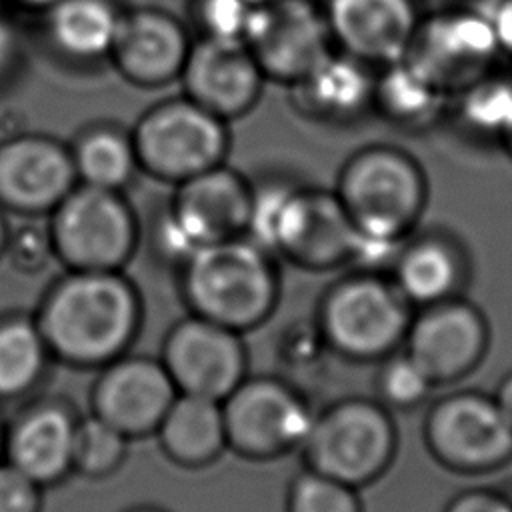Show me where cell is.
I'll use <instances>...</instances> for the list:
<instances>
[{
    "mask_svg": "<svg viewBox=\"0 0 512 512\" xmlns=\"http://www.w3.org/2000/svg\"><path fill=\"white\" fill-rule=\"evenodd\" d=\"M36 324L62 358L108 364L136 332L138 300L116 270H74L48 294Z\"/></svg>",
    "mask_w": 512,
    "mask_h": 512,
    "instance_id": "6da1fadb",
    "label": "cell"
},
{
    "mask_svg": "<svg viewBox=\"0 0 512 512\" xmlns=\"http://www.w3.org/2000/svg\"><path fill=\"white\" fill-rule=\"evenodd\" d=\"M332 190L358 234L392 242L414 232L428 200L422 164L394 144H368L352 152Z\"/></svg>",
    "mask_w": 512,
    "mask_h": 512,
    "instance_id": "7a4b0ae2",
    "label": "cell"
},
{
    "mask_svg": "<svg viewBox=\"0 0 512 512\" xmlns=\"http://www.w3.org/2000/svg\"><path fill=\"white\" fill-rule=\"evenodd\" d=\"M184 288L198 316L236 332L268 318L278 298L270 252L246 236L198 248L186 260Z\"/></svg>",
    "mask_w": 512,
    "mask_h": 512,
    "instance_id": "3957f363",
    "label": "cell"
},
{
    "mask_svg": "<svg viewBox=\"0 0 512 512\" xmlns=\"http://www.w3.org/2000/svg\"><path fill=\"white\" fill-rule=\"evenodd\" d=\"M414 308L384 272L338 278L318 306V334L338 356L380 362L404 346Z\"/></svg>",
    "mask_w": 512,
    "mask_h": 512,
    "instance_id": "277c9868",
    "label": "cell"
},
{
    "mask_svg": "<svg viewBox=\"0 0 512 512\" xmlns=\"http://www.w3.org/2000/svg\"><path fill=\"white\" fill-rule=\"evenodd\" d=\"M398 450V432L380 400L342 398L314 414L302 444L306 468L362 488L386 474Z\"/></svg>",
    "mask_w": 512,
    "mask_h": 512,
    "instance_id": "5b68a950",
    "label": "cell"
},
{
    "mask_svg": "<svg viewBox=\"0 0 512 512\" xmlns=\"http://www.w3.org/2000/svg\"><path fill=\"white\" fill-rule=\"evenodd\" d=\"M130 132L140 170L174 184L224 164L230 146L228 122L184 94L152 104Z\"/></svg>",
    "mask_w": 512,
    "mask_h": 512,
    "instance_id": "8992f818",
    "label": "cell"
},
{
    "mask_svg": "<svg viewBox=\"0 0 512 512\" xmlns=\"http://www.w3.org/2000/svg\"><path fill=\"white\" fill-rule=\"evenodd\" d=\"M498 58L488 10L448 6L418 18L402 62L452 98L494 70Z\"/></svg>",
    "mask_w": 512,
    "mask_h": 512,
    "instance_id": "52a82bcc",
    "label": "cell"
},
{
    "mask_svg": "<svg viewBox=\"0 0 512 512\" xmlns=\"http://www.w3.org/2000/svg\"><path fill=\"white\" fill-rule=\"evenodd\" d=\"M430 456L456 474H488L512 462V426L492 394L458 390L436 400L424 418Z\"/></svg>",
    "mask_w": 512,
    "mask_h": 512,
    "instance_id": "ba28073f",
    "label": "cell"
},
{
    "mask_svg": "<svg viewBox=\"0 0 512 512\" xmlns=\"http://www.w3.org/2000/svg\"><path fill=\"white\" fill-rule=\"evenodd\" d=\"M134 238L136 222L120 190L78 182L52 210V242L72 270H118Z\"/></svg>",
    "mask_w": 512,
    "mask_h": 512,
    "instance_id": "9c48e42d",
    "label": "cell"
},
{
    "mask_svg": "<svg viewBox=\"0 0 512 512\" xmlns=\"http://www.w3.org/2000/svg\"><path fill=\"white\" fill-rule=\"evenodd\" d=\"M252 186L236 170L218 164L176 184L162 226V242L184 262L202 246L244 236Z\"/></svg>",
    "mask_w": 512,
    "mask_h": 512,
    "instance_id": "30bf717a",
    "label": "cell"
},
{
    "mask_svg": "<svg viewBox=\"0 0 512 512\" xmlns=\"http://www.w3.org/2000/svg\"><path fill=\"white\" fill-rule=\"evenodd\" d=\"M244 44L266 80L290 86L336 48L324 6L316 0H274L252 6Z\"/></svg>",
    "mask_w": 512,
    "mask_h": 512,
    "instance_id": "8fae6325",
    "label": "cell"
},
{
    "mask_svg": "<svg viewBox=\"0 0 512 512\" xmlns=\"http://www.w3.org/2000/svg\"><path fill=\"white\" fill-rule=\"evenodd\" d=\"M226 444L250 458H276L302 448L314 412L308 402L282 380H242L224 400Z\"/></svg>",
    "mask_w": 512,
    "mask_h": 512,
    "instance_id": "7c38bea8",
    "label": "cell"
},
{
    "mask_svg": "<svg viewBox=\"0 0 512 512\" xmlns=\"http://www.w3.org/2000/svg\"><path fill=\"white\" fill-rule=\"evenodd\" d=\"M488 344L490 328L484 312L464 296H454L412 314L404 352L436 388L472 374L484 360Z\"/></svg>",
    "mask_w": 512,
    "mask_h": 512,
    "instance_id": "4fadbf2b",
    "label": "cell"
},
{
    "mask_svg": "<svg viewBox=\"0 0 512 512\" xmlns=\"http://www.w3.org/2000/svg\"><path fill=\"white\" fill-rule=\"evenodd\" d=\"M358 230L334 190L294 186L278 220L272 252L326 272L350 264Z\"/></svg>",
    "mask_w": 512,
    "mask_h": 512,
    "instance_id": "5bb4252c",
    "label": "cell"
},
{
    "mask_svg": "<svg viewBox=\"0 0 512 512\" xmlns=\"http://www.w3.org/2000/svg\"><path fill=\"white\" fill-rule=\"evenodd\" d=\"M178 80L184 96L226 122L250 114L266 82L242 38H198Z\"/></svg>",
    "mask_w": 512,
    "mask_h": 512,
    "instance_id": "9a60e30c",
    "label": "cell"
},
{
    "mask_svg": "<svg viewBox=\"0 0 512 512\" xmlns=\"http://www.w3.org/2000/svg\"><path fill=\"white\" fill-rule=\"evenodd\" d=\"M162 364L178 392L222 402L244 380L246 356L236 330L194 316L168 334Z\"/></svg>",
    "mask_w": 512,
    "mask_h": 512,
    "instance_id": "2e32d148",
    "label": "cell"
},
{
    "mask_svg": "<svg viewBox=\"0 0 512 512\" xmlns=\"http://www.w3.org/2000/svg\"><path fill=\"white\" fill-rule=\"evenodd\" d=\"M192 40L184 22L156 6L122 10L108 52L114 70L132 86L162 88L180 78Z\"/></svg>",
    "mask_w": 512,
    "mask_h": 512,
    "instance_id": "e0dca14e",
    "label": "cell"
},
{
    "mask_svg": "<svg viewBox=\"0 0 512 512\" xmlns=\"http://www.w3.org/2000/svg\"><path fill=\"white\" fill-rule=\"evenodd\" d=\"M78 184L70 148L42 132L0 142V206L36 214L54 206Z\"/></svg>",
    "mask_w": 512,
    "mask_h": 512,
    "instance_id": "ac0fdd59",
    "label": "cell"
},
{
    "mask_svg": "<svg viewBox=\"0 0 512 512\" xmlns=\"http://www.w3.org/2000/svg\"><path fill=\"white\" fill-rule=\"evenodd\" d=\"M334 48L380 68L402 60L418 24L414 0H328Z\"/></svg>",
    "mask_w": 512,
    "mask_h": 512,
    "instance_id": "d6986e66",
    "label": "cell"
},
{
    "mask_svg": "<svg viewBox=\"0 0 512 512\" xmlns=\"http://www.w3.org/2000/svg\"><path fill=\"white\" fill-rule=\"evenodd\" d=\"M178 394L162 362L124 358L106 364L94 388V414L126 436L158 428Z\"/></svg>",
    "mask_w": 512,
    "mask_h": 512,
    "instance_id": "ffe728a7",
    "label": "cell"
},
{
    "mask_svg": "<svg viewBox=\"0 0 512 512\" xmlns=\"http://www.w3.org/2000/svg\"><path fill=\"white\" fill-rule=\"evenodd\" d=\"M376 68L334 50L288 88L296 116L320 126H352L372 110Z\"/></svg>",
    "mask_w": 512,
    "mask_h": 512,
    "instance_id": "44dd1931",
    "label": "cell"
},
{
    "mask_svg": "<svg viewBox=\"0 0 512 512\" xmlns=\"http://www.w3.org/2000/svg\"><path fill=\"white\" fill-rule=\"evenodd\" d=\"M388 276L412 308H422L462 296L470 264L456 236L444 230L412 232L400 246Z\"/></svg>",
    "mask_w": 512,
    "mask_h": 512,
    "instance_id": "7402d4cb",
    "label": "cell"
},
{
    "mask_svg": "<svg viewBox=\"0 0 512 512\" xmlns=\"http://www.w3.org/2000/svg\"><path fill=\"white\" fill-rule=\"evenodd\" d=\"M76 424L60 406L30 410L8 434V462L36 484L62 478L72 468Z\"/></svg>",
    "mask_w": 512,
    "mask_h": 512,
    "instance_id": "603a6c76",
    "label": "cell"
},
{
    "mask_svg": "<svg viewBox=\"0 0 512 512\" xmlns=\"http://www.w3.org/2000/svg\"><path fill=\"white\" fill-rule=\"evenodd\" d=\"M122 10L116 0H58L44 12L46 36L70 60L108 58Z\"/></svg>",
    "mask_w": 512,
    "mask_h": 512,
    "instance_id": "cb8c5ba5",
    "label": "cell"
},
{
    "mask_svg": "<svg viewBox=\"0 0 512 512\" xmlns=\"http://www.w3.org/2000/svg\"><path fill=\"white\" fill-rule=\"evenodd\" d=\"M156 432L174 462L186 466L210 462L226 446L222 402L178 392Z\"/></svg>",
    "mask_w": 512,
    "mask_h": 512,
    "instance_id": "d4e9b609",
    "label": "cell"
},
{
    "mask_svg": "<svg viewBox=\"0 0 512 512\" xmlns=\"http://www.w3.org/2000/svg\"><path fill=\"white\" fill-rule=\"evenodd\" d=\"M450 98L422 80L402 60L376 68L372 112L402 132L432 128L448 110Z\"/></svg>",
    "mask_w": 512,
    "mask_h": 512,
    "instance_id": "484cf974",
    "label": "cell"
},
{
    "mask_svg": "<svg viewBox=\"0 0 512 512\" xmlns=\"http://www.w3.org/2000/svg\"><path fill=\"white\" fill-rule=\"evenodd\" d=\"M70 148L82 184L122 190L140 170L132 132L114 122H92L78 130Z\"/></svg>",
    "mask_w": 512,
    "mask_h": 512,
    "instance_id": "4316f807",
    "label": "cell"
},
{
    "mask_svg": "<svg viewBox=\"0 0 512 512\" xmlns=\"http://www.w3.org/2000/svg\"><path fill=\"white\" fill-rule=\"evenodd\" d=\"M450 104L466 134L502 144L512 130V74L494 68L452 96Z\"/></svg>",
    "mask_w": 512,
    "mask_h": 512,
    "instance_id": "83f0119b",
    "label": "cell"
},
{
    "mask_svg": "<svg viewBox=\"0 0 512 512\" xmlns=\"http://www.w3.org/2000/svg\"><path fill=\"white\" fill-rule=\"evenodd\" d=\"M46 342L38 324L8 320L0 324V396L26 392L42 374Z\"/></svg>",
    "mask_w": 512,
    "mask_h": 512,
    "instance_id": "f1b7e54d",
    "label": "cell"
},
{
    "mask_svg": "<svg viewBox=\"0 0 512 512\" xmlns=\"http://www.w3.org/2000/svg\"><path fill=\"white\" fill-rule=\"evenodd\" d=\"M128 436L92 414L76 424L72 468L98 478L110 474L124 458Z\"/></svg>",
    "mask_w": 512,
    "mask_h": 512,
    "instance_id": "f546056e",
    "label": "cell"
},
{
    "mask_svg": "<svg viewBox=\"0 0 512 512\" xmlns=\"http://www.w3.org/2000/svg\"><path fill=\"white\" fill-rule=\"evenodd\" d=\"M286 512H364L358 488L306 468L288 492Z\"/></svg>",
    "mask_w": 512,
    "mask_h": 512,
    "instance_id": "4dcf8cb0",
    "label": "cell"
},
{
    "mask_svg": "<svg viewBox=\"0 0 512 512\" xmlns=\"http://www.w3.org/2000/svg\"><path fill=\"white\" fill-rule=\"evenodd\" d=\"M380 362L382 366L376 376V392L378 400L388 410L416 408L430 396L434 384L404 350H396Z\"/></svg>",
    "mask_w": 512,
    "mask_h": 512,
    "instance_id": "1f68e13d",
    "label": "cell"
},
{
    "mask_svg": "<svg viewBox=\"0 0 512 512\" xmlns=\"http://www.w3.org/2000/svg\"><path fill=\"white\" fill-rule=\"evenodd\" d=\"M186 10L198 38H242L252 6L246 0H188Z\"/></svg>",
    "mask_w": 512,
    "mask_h": 512,
    "instance_id": "d6a6232c",
    "label": "cell"
},
{
    "mask_svg": "<svg viewBox=\"0 0 512 512\" xmlns=\"http://www.w3.org/2000/svg\"><path fill=\"white\" fill-rule=\"evenodd\" d=\"M38 486L10 462L0 464V512H38Z\"/></svg>",
    "mask_w": 512,
    "mask_h": 512,
    "instance_id": "836d02e7",
    "label": "cell"
},
{
    "mask_svg": "<svg viewBox=\"0 0 512 512\" xmlns=\"http://www.w3.org/2000/svg\"><path fill=\"white\" fill-rule=\"evenodd\" d=\"M444 512H512V500L488 488H472L456 494Z\"/></svg>",
    "mask_w": 512,
    "mask_h": 512,
    "instance_id": "e575fe53",
    "label": "cell"
},
{
    "mask_svg": "<svg viewBox=\"0 0 512 512\" xmlns=\"http://www.w3.org/2000/svg\"><path fill=\"white\" fill-rule=\"evenodd\" d=\"M500 56L512 60V0H496L488 10Z\"/></svg>",
    "mask_w": 512,
    "mask_h": 512,
    "instance_id": "d590c367",
    "label": "cell"
},
{
    "mask_svg": "<svg viewBox=\"0 0 512 512\" xmlns=\"http://www.w3.org/2000/svg\"><path fill=\"white\" fill-rule=\"evenodd\" d=\"M18 56V38L12 24L0 14V76L10 72Z\"/></svg>",
    "mask_w": 512,
    "mask_h": 512,
    "instance_id": "8d00e7d4",
    "label": "cell"
},
{
    "mask_svg": "<svg viewBox=\"0 0 512 512\" xmlns=\"http://www.w3.org/2000/svg\"><path fill=\"white\" fill-rule=\"evenodd\" d=\"M492 396L512 426V370L500 380V384Z\"/></svg>",
    "mask_w": 512,
    "mask_h": 512,
    "instance_id": "74e56055",
    "label": "cell"
},
{
    "mask_svg": "<svg viewBox=\"0 0 512 512\" xmlns=\"http://www.w3.org/2000/svg\"><path fill=\"white\" fill-rule=\"evenodd\" d=\"M10 2L18 8L28 10V12H42L44 14L58 0H10Z\"/></svg>",
    "mask_w": 512,
    "mask_h": 512,
    "instance_id": "f35d334b",
    "label": "cell"
},
{
    "mask_svg": "<svg viewBox=\"0 0 512 512\" xmlns=\"http://www.w3.org/2000/svg\"><path fill=\"white\" fill-rule=\"evenodd\" d=\"M6 236H8V230H6L4 216H2V212H0V252H2V248H4V244H6Z\"/></svg>",
    "mask_w": 512,
    "mask_h": 512,
    "instance_id": "ab89813d",
    "label": "cell"
},
{
    "mask_svg": "<svg viewBox=\"0 0 512 512\" xmlns=\"http://www.w3.org/2000/svg\"><path fill=\"white\" fill-rule=\"evenodd\" d=\"M502 146H504V150H506V154L510 156V160H512V130L504 136V140H502Z\"/></svg>",
    "mask_w": 512,
    "mask_h": 512,
    "instance_id": "60d3db41",
    "label": "cell"
},
{
    "mask_svg": "<svg viewBox=\"0 0 512 512\" xmlns=\"http://www.w3.org/2000/svg\"><path fill=\"white\" fill-rule=\"evenodd\" d=\"M250 6H260V4H268V2H274V0H246Z\"/></svg>",
    "mask_w": 512,
    "mask_h": 512,
    "instance_id": "b9f144b4",
    "label": "cell"
},
{
    "mask_svg": "<svg viewBox=\"0 0 512 512\" xmlns=\"http://www.w3.org/2000/svg\"><path fill=\"white\" fill-rule=\"evenodd\" d=\"M2 446H4V436H2V426H0V450H2Z\"/></svg>",
    "mask_w": 512,
    "mask_h": 512,
    "instance_id": "7bdbcfd3",
    "label": "cell"
},
{
    "mask_svg": "<svg viewBox=\"0 0 512 512\" xmlns=\"http://www.w3.org/2000/svg\"><path fill=\"white\" fill-rule=\"evenodd\" d=\"M136 512H156V510H136Z\"/></svg>",
    "mask_w": 512,
    "mask_h": 512,
    "instance_id": "ee69618b",
    "label": "cell"
}]
</instances>
